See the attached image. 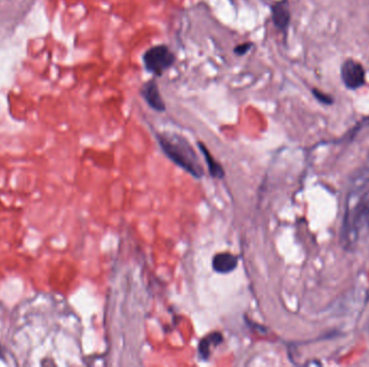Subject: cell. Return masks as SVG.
Segmentation results:
<instances>
[{
	"mask_svg": "<svg viewBox=\"0 0 369 367\" xmlns=\"http://www.w3.org/2000/svg\"><path fill=\"white\" fill-rule=\"evenodd\" d=\"M157 137L162 150L170 160L197 179L204 175L198 155L186 138L174 132L158 133Z\"/></svg>",
	"mask_w": 369,
	"mask_h": 367,
	"instance_id": "cell-1",
	"label": "cell"
},
{
	"mask_svg": "<svg viewBox=\"0 0 369 367\" xmlns=\"http://www.w3.org/2000/svg\"><path fill=\"white\" fill-rule=\"evenodd\" d=\"M143 62L148 72L160 76L174 65L175 55L168 46L159 44V46L151 47L145 52Z\"/></svg>",
	"mask_w": 369,
	"mask_h": 367,
	"instance_id": "cell-2",
	"label": "cell"
},
{
	"mask_svg": "<svg viewBox=\"0 0 369 367\" xmlns=\"http://www.w3.org/2000/svg\"><path fill=\"white\" fill-rule=\"evenodd\" d=\"M340 74L343 84L349 90H357L365 84L366 72L362 64L353 60H346L341 65Z\"/></svg>",
	"mask_w": 369,
	"mask_h": 367,
	"instance_id": "cell-3",
	"label": "cell"
},
{
	"mask_svg": "<svg viewBox=\"0 0 369 367\" xmlns=\"http://www.w3.org/2000/svg\"><path fill=\"white\" fill-rule=\"evenodd\" d=\"M140 95L146 100L149 107L153 108L155 111L164 112L167 109L165 103L161 96L158 84L155 80H150L143 85V87L140 88Z\"/></svg>",
	"mask_w": 369,
	"mask_h": 367,
	"instance_id": "cell-4",
	"label": "cell"
},
{
	"mask_svg": "<svg viewBox=\"0 0 369 367\" xmlns=\"http://www.w3.org/2000/svg\"><path fill=\"white\" fill-rule=\"evenodd\" d=\"M271 16L274 26L285 36L290 24V11L287 0H282L272 5Z\"/></svg>",
	"mask_w": 369,
	"mask_h": 367,
	"instance_id": "cell-5",
	"label": "cell"
},
{
	"mask_svg": "<svg viewBox=\"0 0 369 367\" xmlns=\"http://www.w3.org/2000/svg\"><path fill=\"white\" fill-rule=\"evenodd\" d=\"M213 268L219 274H228L233 272L237 266V257L235 255L223 252L216 254L213 258Z\"/></svg>",
	"mask_w": 369,
	"mask_h": 367,
	"instance_id": "cell-6",
	"label": "cell"
},
{
	"mask_svg": "<svg viewBox=\"0 0 369 367\" xmlns=\"http://www.w3.org/2000/svg\"><path fill=\"white\" fill-rule=\"evenodd\" d=\"M223 341V335L220 333H212L210 335L205 336L203 339H201L199 343V354L201 360L209 359L211 355L212 349L217 347V344H219Z\"/></svg>",
	"mask_w": 369,
	"mask_h": 367,
	"instance_id": "cell-7",
	"label": "cell"
},
{
	"mask_svg": "<svg viewBox=\"0 0 369 367\" xmlns=\"http://www.w3.org/2000/svg\"><path fill=\"white\" fill-rule=\"evenodd\" d=\"M198 146H199V148H200V150H201V152L203 154L206 164H208V166H209V170H210V173L212 175V177L218 178V179H220V178H223L225 176V171H224L223 166L218 162H216V160L214 159V157L211 154V152L208 149H206V147L204 146L203 143L199 142Z\"/></svg>",
	"mask_w": 369,
	"mask_h": 367,
	"instance_id": "cell-8",
	"label": "cell"
},
{
	"mask_svg": "<svg viewBox=\"0 0 369 367\" xmlns=\"http://www.w3.org/2000/svg\"><path fill=\"white\" fill-rule=\"evenodd\" d=\"M312 94H313L314 98H316L319 103H321L323 105H333L334 104V98L330 95L318 90V88H312Z\"/></svg>",
	"mask_w": 369,
	"mask_h": 367,
	"instance_id": "cell-9",
	"label": "cell"
},
{
	"mask_svg": "<svg viewBox=\"0 0 369 367\" xmlns=\"http://www.w3.org/2000/svg\"><path fill=\"white\" fill-rule=\"evenodd\" d=\"M253 48V43L252 42H246V43H241L238 44L237 47L234 48L233 52L237 56H242V55H245L249 50Z\"/></svg>",
	"mask_w": 369,
	"mask_h": 367,
	"instance_id": "cell-10",
	"label": "cell"
}]
</instances>
